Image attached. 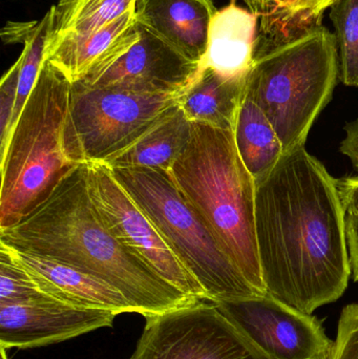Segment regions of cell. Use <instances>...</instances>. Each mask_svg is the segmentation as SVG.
Returning <instances> with one entry per match:
<instances>
[{"mask_svg": "<svg viewBox=\"0 0 358 359\" xmlns=\"http://www.w3.org/2000/svg\"><path fill=\"white\" fill-rule=\"evenodd\" d=\"M256 233L268 294L307 314L338 301L351 271L338 180L306 147L256 181Z\"/></svg>", "mask_w": 358, "mask_h": 359, "instance_id": "obj_1", "label": "cell"}, {"mask_svg": "<svg viewBox=\"0 0 358 359\" xmlns=\"http://www.w3.org/2000/svg\"><path fill=\"white\" fill-rule=\"evenodd\" d=\"M0 242L107 283L143 316L202 301L174 288L113 238L90 198L85 164L27 217L0 230Z\"/></svg>", "mask_w": 358, "mask_h": 359, "instance_id": "obj_2", "label": "cell"}, {"mask_svg": "<svg viewBox=\"0 0 358 359\" xmlns=\"http://www.w3.org/2000/svg\"><path fill=\"white\" fill-rule=\"evenodd\" d=\"M71 83L44 60L37 82L1 155L0 230L35 210L86 163L71 118Z\"/></svg>", "mask_w": 358, "mask_h": 359, "instance_id": "obj_3", "label": "cell"}, {"mask_svg": "<svg viewBox=\"0 0 358 359\" xmlns=\"http://www.w3.org/2000/svg\"><path fill=\"white\" fill-rule=\"evenodd\" d=\"M167 172L229 259L267 294L256 244V182L240 157L235 128L191 122L188 141Z\"/></svg>", "mask_w": 358, "mask_h": 359, "instance_id": "obj_4", "label": "cell"}, {"mask_svg": "<svg viewBox=\"0 0 358 359\" xmlns=\"http://www.w3.org/2000/svg\"><path fill=\"white\" fill-rule=\"evenodd\" d=\"M340 78L336 35L319 25L300 37L256 52L245 92L277 133L284 151L305 147Z\"/></svg>", "mask_w": 358, "mask_h": 359, "instance_id": "obj_5", "label": "cell"}, {"mask_svg": "<svg viewBox=\"0 0 358 359\" xmlns=\"http://www.w3.org/2000/svg\"><path fill=\"white\" fill-rule=\"evenodd\" d=\"M113 172L187 271L201 285L207 301L220 303L263 297L229 259L167 172L147 168H113Z\"/></svg>", "mask_w": 358, "mask_h": 359, "instance_id": "obj_6", "label": "cell"}, {"mask_svg": "<svg viewBox=\"0 0 358 359\" xmlns=\"http://www.w3.org/2000/svg\"><path fill=\"white\" fill-rule=\"evenodd\" d=\"M183 94H143L73 83L71 123L86 162H105L128 149L179 107Z\"/></svg>", "mask_w": 358, "mask_h": 359, "instance_id": "obj_7", "label": "cell"}, {"mask_svg": "<svg viewBox=\"0 0 358 359\" xmlns=\"http://www.w3.org/2000/svg\"><path fill=\"white\" fill-rule=\"evenodd\" d=\"M130 359H271L212 302L147 314Z\"/></svg>", "mask_w": 358, "mask_h": 359, "instance_id": "obj_8", "label": "cell"}, {"mask_svg": "<svg viewBox=\"0 0 358 359\" xmlns=\"http://www.w3.org/2000/svg\"><path fill=\"white\" fill-rule=\"evenodd\" d=\"M85 168L90 198L113 238L174 288L193 299L207 301L201 285L117 181L113 168L99 161L86 162Z\"/></svg>", "mask_w": 358, "mask_h": 359, "instance_id": "obj_9", "label": "cell"}, {"mask_svg": "<svg viewBox=\"0 0 358 359\" xmlns=\"http://www.w3.org/2000/svg\"><path fill=\"white\" fill-rule=\"evenodd\" d=\"M200 69L201 65L137 21L128 37L76 83L143 94H183Z\"/></svg>", "mask_w": 358, "mask_h": 359, "instance_id": "obj_10", "label": "cell"}, {"mask_svg": "<svg viewBox=\"0 0 358 359\" xmlns=\"http://www.w3.org/2000/svg\"><path fill=\"white\" fill-rule=\"evenodd\" d=\"M271 359H327L333 341L319 318L273 295L214 303Z\"/></svg>", "mask_w": 358, "mask_h": 359, "instance_id": "obj_11", "label": "cell"}, {"mask_svg": "<svg viewBox=\"0 0 358 359\" xmlns=\"http://www.w3.org/2000/svg\"><path fill=\"white\" fill-rule=\"evenodd\" d=\"M117 316L109 310L82 309L55 299L0 305V347L29 349L61 343L111 327Z\"/></svg>", "mask_w": 358, "mask_h": 359, "instance_id": "obj_12", "label": "cell"}, {"mask_svg": "<svg viewBox=\"0 0 358 359\" xmlns=\"http://www.w3.org/2000/svg\"><path fill=\"white\" fill-rule=\"evenodd\" d=\"M0 244L50 299L82 309L136 313L124 295L107 283L65 264L17 250L2 242Z\"/></svg>", "mask_w": 358, "mask_h": 359, "instance_id": "obj_13", "label": "cell"}, {"mask_svg": "<svg viewBox=\"0 0 358 359\" xmlns=\"http://www.w3.org/2000/svg\"><path fill=\"white\" fill-rule=\"evenodd\" d=\"M216 12L214 0H138L136 20L201 65Z\"/></svg>", "mask_w": 358, "mask_h": 359, "instance_id": "obj_14", "label": "cell"}, {"mask_svg": "<svg viewBox=\"0 0 358 359\" xmlns=\"http://www.w3.org/2000/svg\"><path fill=\"white\" fill-rule=\"evenodd\" d=\"M258 17L231 0L210 23L207 52L201 67L226 78H245L258 43Z\"/></svg>", "mask_w": 358, "mask_h": 359, "instance_id": "obj_15", "label": "cell"}, {"mask_svg": "<svg viewBox=\"0 0 358 359\" xmlns=\"http://www.w3.org/2000/svg\"><path fill=\"white\" fill-rule=\"evenodd\" d=\"M245 78H226L208 67L181 97L180 107L191 122L233 130L245 90Z\"/></svg>", "mask_w": 358, "mask_h": 359, "instance_id": "obj_16", "label": "cell"}, {"mask_svg": "<svg viewBox=\"0 0 358 359\" xmlns=\"http://www.w3.org/2000/svg\"><path fill=\"white\" fill-rule=\"evenodd\" d=\"M136 23V10L130 11L95 34L48 43L44 60L60 69L71 83H76L128 37Z\"/></svg>", "mask_w": 358, "mask_h": 359, "instance_id": "obj_17", "label": "cell"}, {"mask_svg": "<svg viewBox=\"0 0 358 359\" xmlns=\"http://www.w3.org/2000/svg\"><path fill=\"white\" fill-rule=\"evenodd\" d=\"M191 126L179 104L136 142L104 163L111 168H147L168 172L188 141Z\"/></svg>", "mask_w": 358, "mask_h": 359, "instance_id": "obj_18", "label": "cell"}, {"mask_svg": "<svg viewBox=\"0 0 358 359\" xmlns=\"http://www.w3.org/2000/svg\"><path fill=\"white\" fill-rule=\"evenodd\" d=\"M240 157L256 182L268 174L284 155V147L271 122L244 90L235 124Z\"/></svg>", "mask_w": 358, "mask_h": 359, "instance_id": "obj_19", "label": "cell"}, {"mask_svg": "<svg viewBox=\"0 0 358 359\" xmlns=\"http://www.w3.org/2000/svg\"><path fill=\"white\" fill-rule=\"evenodd\" d=\"M138 0H58L50 8L52 29L48 43L100 31L116 19L136 10Z\"/></svg>", "mask_w": 358, "mask_h": 359, "instance_id": "obj_20", "label": "cell"}, {"mask_svg": "<svg viewBox=\"0 0 358 359\" xmlns=\"http://www.w3.org/2000/svg\"><path fill=\"white\" fill-rule=\"evenodd\" d=\"M53 12L48 11L43 18L36 22L35 27L31 33L23 40L25 44L22 53H21L20 75H19L18 90H17L16 103H15L14 113H13L12 122H11L8 138L14 128L15 124L20 117L21 111L37 82L38 76L41 71L44 62V54H46V44L50 37V29H52ZM4 143L0 149L6 144Z\"/></svg>", "mask_w": 358, "mask_h": 359, "instance_id": "obj_21", "label": "cell"}, {"mask_svg": "<svg viewBox=\"0 0 358 359\" xmlns=\"http://www.w3.org/2000/svg\"><path fill=\"white\" fill-rule=\"evenodd\" d=\"M330 18L340 50V81L358 88V0L336 2L331 6Z\"/></svg>", "mask_w": 358, "mask_h": 359, "instance_id": "obj_22", "label": "cell"}, {"mask_svg": "<svg viewBox=\"0 0 358 359\" xmlns=\"http://www.w3.org/2000/svg\"><path fill=\"white\" fill-rule=\"evenodd\" d=\"M50 299L0 244V305H23Z\"/></svg>", "mask_w": 358, "mask_h": 359, "instance_id": "obj_23", "label": "cell"}, {"mask_svg": "<svg viewBox=\"0 0 358 359\" xmlns=\"http://www.w3.org/2000/svg\"><path fill=\"white\" fill-rule=\"evenodd\" d=\"M340 0H289L275 46L322 25L324 13Z\"/></svg>", "mask_w": 358, "mask_h": 359, "instance_id": "obj_24", "label": "cell"}, {"mask_svg": "<svg viewBox=\"0 0 358 359\" xmlns=\"http://www.w3.org/2000/svg\"><path fill=\"white\" fill-rule=\"evenodd\" d=\"M248 10L260 19L256 52L275 46L289 0H244Z\"/></svg>", "mask_w": 358, "mask_h": 359, "instance_id": "obj_25", "label": "cell"}, {"mask_svg": "<svg viewBox=\"0 0 358 359\" xmlns=\"http://www.w3.org/2000/svg\"><path fill=\"white\" fill-rule=\"evenodd\" d=\"M327 359H358V304H351L343 309Z\"/></svg>", "mask_w": 358, "mask_h": 359, "instance_id": "obj_26", "label": "cell"}, {"mask_svg": "<svg viewBox=\"0 0 358 359\" xmlns=\"http://www.w3.org/2000/svg\"><path fill=\"white\" fill-rule=\"evenodd\" d=\"M21 57L4 74L0 82V147L6 142L16 103L18 90L19 75H20Z\"/></svg>", "mask_w": 358, "mask_h": 359, "instance_id": "obj_27", "label": "cell"}, {"mask_svg": "<svg viewBox=\"0 0 358 359\" xmlns=\"http://www.w3.org/2000/svg\"><path fill=\"white\" fill-rule=\"evenodd\" d=\"M346 233L351 271L358 282V215L346 212Z\"/></svg>", "mask_w": 358, "mask_h": 359, "instance_id": "obj_28", "label": "cell"}, {"mask_svg": "<svg viewBox=\"0 0 358 359\" xmlns=\"http://www.w3.org/2000/svg\"><path fill=\"white\" fill-rule=\"evenodd\" d=\"M338 185L346 212L358 215V176L338 180Z\"/></svg>", "mask_w": 358, "mask_h": 359, "instance_id": "obj_29", "label": "cell"}, {"mask_svg": "<svg viewBox=\"0 0 358 359\" xmlns=\"http://www.w3.org/2000/svg\"><path fill=\"white\" fill-rule=\"evenodd\" d=\"M344 140L340 143V151L350 159L353 168L358 172V119L345 126Z\"/></svg>", "mask_w": 358, "mask_h": 359, "instance_id": "obj_30", "label": "cell"}, {"mask_svg": "<svg viewBox=\"0 0 358 359\" xmlns=\"http://www.w3.org/2000/svg\"><path fill=\"white\" fill-rule=\"evenodd\" d=\"M6 348L0 347V355H1L0 359H8V355H6Z\"/></svg>", "mask_w": 358, "mask_h": 359, "instance_id": "obj_31", "label": "cell"}]
</instances>
